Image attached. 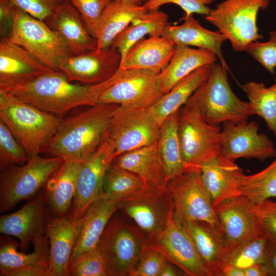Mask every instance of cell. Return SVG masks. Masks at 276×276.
I'll use <instances>...</instances> for the list:
<instances>
[{
	"label": "cell",
	"mask_w": 276,
	"mask_h": 276,
	"mask_svg": "<svg viewBox=\"0 0 276 276\" xmlns=\"http://www.w3.org/2000/svg\"><path fill=\"white\" fill-rule=\"evenodd\" d=\"M172 263L168 261L164 265L160 276H179L185 275L183 272L177 268Z\"/></svg>",
	"instance_id": "cell-50"
},
{
	"label": "cell",
	"mask_w": 276,
	"mask_h": 276,
	"mask_svg": "<svg viewBox=\"0 0 276 276\" xmlns=\"http://www.w3.org/2000/svg\"><path fill=\"white\" fill-rule=\"evenodd\" d=\"M49 211L43 189L34 198L17 211L0 217V233L17 238L22 251L46 235Z\"/></svg>",
	"instance_id": "cell-19"
},
{
	"label": "cell",
	"mask_w": 276,
	"mask_h": 276,
	"mask_svg": "<svg viewBox=\"0 0 276 276\" xmlns=\"http://www.w3.org/2000/svg\"><path fill=\"white\" fill-rule=\"evenodd\" d=\"M268 237L266 233L228 248L222 268L225 266H233L244 269L254 265L262 264Z\"/></svg>",
	"instance_id": "cell-39"
},
{
	"label": "cell",
	"mask_w": 276,
	"mask_h": 276,
	"mask_svg": "<svg viewBox=\"0 0 276 276\" xmlns=\"http://www.w3.org/2000/svg\"><path fill=\"white\" fill-rule=\"evenodd\" d=\"M63 162L59 157L43 158L37 155L23 165H13L1 171V213L9 211L19 202L36 196Z\"/></svg>",
	"instance_id": "cell-8"
},
{
	"label": "cell",
	"mask_w": 276,
	"mask_h": 276,
	"mask_svg": "<svg viewBox=\"0 0 276 276\" xmlns=\"http://www.w3.org/2000/svg\"><path fill=\"white\" fill-rule=\"evenodd\" d=\"M169 261L160 251L151 246L143 255L137 266L130 276H160V272Z\"/></svg>",
	"instance_id": "cell-45"
},
{
	"label": "cell",
	"mask_w": 276,
	"mask_h": 276,
	"mask_svg": "<svg viewBox=\"0 0 276 276\" xmlns=\"http://www.w3.org/2000/svg\"><path fill=\"white\" fill-rule=\"evenodd\" d=\"M245 276H267L261 264H256L244 269Z\"/></svg>",
	"instance_id": "cell-51"
},
{
	"label": "cell",
	"mask_w": 276,
	"mask_h": 276,
	"mask_svg": "<svg viewBox=\"0 0 276 276\" xmlns=\"http://www.w3.org/2000/svg\"><path fill=\"white\" fill-rule=\"evenodd\" d=\"M121 59L118 50L111 46L99 51L66 56L59 61L58 68L70 81L94 84L112 77L119 70Z\"/></svg>",
	"instance_id": "cell-18"
},
{
	"label": "cell",
	"mask_w": 276,
	"mask_h": 276,
	"mask_svg": "<svg viewBox=\"0 0 276 276\" xmlns=\"http://www.w3.org/2000/svg\"><path fill=\"white\" fill-rule=\"evenodd\" d=\"M200 173L214 208L228 198L241 195L240 187L245 174L235 161L220 154L206 164Z\"/></svg>",
	"instance_id": "cell-25"
},
{
	"label": "cell",
	"mask_w": 276,
	"mask_h": 276,
	"mask_svg": "<svg viewBox=\"0 0 276 276\" xmlns=\"http://www.w3.org/2000/svg\"><path fill=\"white\" fill-rule=\"evenodd\" d=\"M83 163L64 160L46 183L43 189L50 214L62 215L70 211Z\"/></svg>",
	"instance_id": "cell-28"
},
{
	"label": "cell",
	"mask_w": 276,
	"mask_h": 276,
	"mask_svg": "<svg viewBox=\"0 0 276 276\" xmlns=\"http://www.w3.org/2000/svg\"><path fill=\"white\" fill-rule=\"evenodd\" d=\"M119 106L99 103L62 119L40 153L63 160L84 163L107 136L112 117Z\"/></svg>",
	"instance_id": "cell-2"
},
{
	"label": "cell",
	"mask_w": 276,
	"mask_h": 276,
	"mask_svg": "<svg viewBox=\"0 0 276 276\" xmlns=\"http://www.w3.org/2000/svg\"><path fill=\"white\" fill-rule=\"evenodd\" d=\"M261 264L267 276H276V236L269 235L264 257Z\"/></svg>",
	"instance_id": "cell-49"
},
{
	"label": "cell",
	"mask_w": 276,
	"mask_h": 276,
	"mask_svg": "<svg viewBox=\"0 0 276 276\" xmlns=\"http://www.w3.org/2000/svg\"><path fill=\"white\" fill-rule=\"evenodd\" d=\"M68 276H107L104 260L98 249L83 252L70 260Z\"/></svg>",
	"instance_id": "cell-41"
},
{
	"label": "cell",
	"mask_w": 276,
	"mask_h": 276,
	"mask_svg": "<svg viewBox=\"0 0 276 276\" xmlns=\"http://www.w3.org/2000/svg\"><path fill=\"white\" fill-rule=\"evenodd\" d=\"M16 6L12 0H0V34L1 38L7 37L12 26Z\"/></svg>",
	"instance_id": "cell-48"
},
{
	"label": "cell",
	"mask_w": 276,
	"mask_h": 276,
	"mask_svg": "<svg viewBox=\"0 0 276 276\" xmlns=\"http://www.w3.org/2000/svg\"><path fill=\"white\" fill-rule=\"evenodd\" d=\"M0 120L24 148L29 159L39 155L62 121L1 89Z\"/></svg>",
	"instance_id": "cell-3"
},
{
	"label": "cell",
	"mask_w": 276,
	"mask_h": 276,
	"mask_svg": "<svg viewBox=\"0 0 276 276\" xmlns=\"http://www.w3.org/2000/svg\"><path fill=\"white\" fill-rule=\"evenodd\" d=\"M72 55L97 50V41L89 33L80 14L70 2L60 3L48 19Z\"/></svg>",
	"instance_id": "cell-23"
},
{
	"label": "cell",
	"mask_w": 276,
	"mask_h": 276,
	"mask_svg": "<svg viewBox=\"0 0 276 276\" xmlns=\"http://www.w3.org/2000/svg\"><path fill=\"white\" fill-rule=\"evenodd\" d=\"M168 19V15L159 9L148 11L122 31L115 38L111 47L118 50L122 59L129 49L146 35L163 36L169 24Z\"/></svg>",
	"instance_id": "cell-34"
},
{
	"label": "cell",
	"mask_w": 276,
	"mask_h": 276,
	"mask_svg": "<svg viewBox=\"0 0 276 276\" xmlns=\"http://www.w3.org/2000/svg\"><path fill=\"white\" fill-rule=\"evenodd\" d=\"M167 186L173 198L177 221L182 225L189 221L204 222L221 231L200 172H183L171 179Z\"/></svg>",
	"instance_id": "cell-10"
},
{
	"label": "cell",
	"mask_w": 276,
	"mask_h": 276,
	"mask_svg": "<svg viewBox=\"0 0 276 276\" xmlns=\"http://www.w3.org/2000/svg\"><path fill=\"white\" fill-rule=\"evenodd\" d=\"M118 210V203L109 201L102 196L89 207L81 218L71 260L83 252L98 247L107 223Z\"/></svg>",
	"instance_id": "cell-31"
},
{
	"label": "cell",
	"mask_w": 276,
	"mask_h": 276,
	"mask_svg": "<svg viewBox=\"0 0 276 276\" xmlns=\"http://www.w3.org/2000/svg\"><path fill=\"white\" fill-rule=\"evenodd\" d=\"M121 73L119 70L99 83L81 85L71 83L62 72L53 71L24 83L1 89L43 111L60 116L79 106L99 104L103 93L118 80Z\"/></svg>",
	"instance_id": "cell-1"
},
{
	"label": "cell",
	"mask_w": 276,
	"mask_h": 276,
	"mask_svg": "<svg viewBox=\"0 0 276 276\" xmlns=\"http://www.w3.org/2000/svg\"><path fill=\"white\" fill-rule=\"evenodd\" d=\"M220 276H245L244 269L233 266H225L221 272Z\"/></svg>",
	"instance_id": "cell-52"
},
{
	"label": "cell",
	"mask_w": 276,
	"mask_h": 276,
	"mask_svg": "<svg viewBox=\"0 0 276 276\" xmlns=\"http://www.w3.org/2000/svg\"><path fill=\"white\" fill-rule=\"evenodd\" d=\"M150 247L148 237L118 210L109 219L98 245L109 276H130Z\"/></svg>",
	"instance_id": "cell-4"
},
{
	"label": "cell",
	"mask_w": 276,
	"mask_h": 276,
	"mask_svg": "<svg viewBox=\"0 0 276 276\" xmlns=\"http://www.w3.org/2000/svg\"><path fill=\"white\" fill-rule=\"evenodd\" d=\"M160 125L147 109L119 106L108 132L115 157L124 153L158 142Z\"/></svg>",
	"instance_id": "cell-12"
},
{
	"label": "cell",
	"mask_w": 276,
	"mask_h": 276,
	"mask_svg": "<svg viewBox=\"0 0 276 276\" xmlns=\"http://www.w3.org/2000/svg\"><path fill=\"white\" fill-rule=\"evenodd\" d=\"M269 37L264 42L250 43L245 52L249 54L265 69L274 75L276 68V30L269 32Z\"/></svg>",
	"instance_id": "cell-42"
},
{
	"label": "cell",
	"mask_w": 276,
	"mask_h": 276,
	"mask_svg": "<svg viewBox=\"0 0 276 276\" xmlns=\"http://www.w3.org/2000/svg\"><path fill=\"white\" fill-rule=\"evenodd\" d=\"M112 165L134 173L148 186L162 188L167 186L158 142L121 154L114 158Z\"/></svg>",
	"instance_id": "cell-27"
},
{
	"label": "cell",
	"mask_w": 276,
	"mask_h": 276,
	"mask_svg": "<svg viewBox=\"0 0 276 276\" xmlns=\"http://www.w3.org/2000/svg\"><path fill=\"white\" fill-rule=\"evenodd\" d=\"M81 218L71 210L62 215L49 213L46 235L49 242L52 276H68V265Z\"/></svg>",
	"instance_id": "cell-21"
},
{
	"label": "cell",
	"mask_w": 276,
	"mask_h": 276,
	"mask_svg": "<svg viewBox=\"0 0 276 276\" xmlns=\"http://www.w3.org/2000/svg\"><path fill=\"white\" fill-rule=\"evenodd\" d=\"M59 3H62L64 2H70V0H56Z\"/></svg>",
	"instance_id": "cell-54"
},
{
	"label": "cell",
	"mask_w": 276,
	"mask_h": 276,
	"mask_svg": "<svg viewBox=\"0 0 276 276\" xmlns=\"http://www.w3.org/2000/svg\"><path fill=\"white\" fill-rule=\"evenodd\" d=\"M121 71L120 78L103 93L99 103L147 109L165 94L158 74L146 70Z\"/></svg>",
	"instance_id": "cell-13"
},
{
	"label": "cell",
	"mask_w": 276,
	"mask_h": 276,
	"mask_svg": "<svg viewBox=\"0 0 276 276\" xmlns=\"http://www.w3.org/2000/svg\"><path fill=\"white\" fill-rule=\"evenodd\" d=\"M7 37L0 41V89H7L53 71Z\"/></svg>",
	"instance_id": "cell-22"
},
{
	"label": "cell",
	"mask_w": 276,
	"mask_h": 276,
	"mask_svg": "<svg viewBox=\"0 0 276 276\" xmlns=\"http://www.w3.org/2000/svg\"><path fill=\"white\" fill-rule=\"evenodd\" d=\"M180 109L167 117L160 126L158 144L167 183L172 178L185 172L178 134Z\"/></svg>",
	"instance_id": "cell-35"
},
{
	"label": "cell",
	"mask_w": 276,
	"mask_h": 276,
	"mask_svg": "<svg viewBox=\"0 0 276 276\" xmlns=\"http://www.w3.org/2000/svg\"><path fill=\"white\" fill-rule=\"evenodd\" d=\"M29 157L8 127L0 120V169L13 165H23Z\"/></svg>",
	"instance_id": "cell-40"
},
{
	"label": "cell",
	"mask_w": 276,
	"mask_h": 276,
	"mask_svg": "<svg viewBox=\"0 0 276 276\" xmlns=\"http://www.w3.org/2000/svg\"><path fill=\"white\" fill-rule=\"evenodd\" d=\"M148 11L143 5L124 0H112L104 10L94 32L96 50L110 47L115 38L122 31Z\"/></svg>",
	"instance_id": "cell-29"
},
{
	"label": "cell",
	"mask_w": 276,
	"mask_h": 276,
	"mask_svg": "<svg viewBox=\"0 0 276 276\" xmlns=\"http://www.w3.org/2000/svg\"><path fill=\"white\" fill-rule=\"evenodd\" d=\"M180 25L169 24L163 36L176 44L197 47L213 53L220 60L222 67L228 72L230 68L223 56L222 45L226 38L218 31H212L202 27L193 15L183 16Z\"/></svg>",
	"instance_id": "cell-26"
},
{
	"label": "cell",
	"mask_w": 276,
	"mask_h": 276,
	"mask_svg": "<svg viewBox=\"0 0 276 276\" xmlns=\"http://www.w3.org/2000/svg\"><path fill=\"white\" fill-rule=\"evenodd\" d=\"M173 213L170 215L165 228L150 240L151 247L162 253L185 275L210 276L193 240Z\"/></svg>",
	"instance_id": "cell-14"
},
{
	"label": "cell",
	"mask_w": 276,
	"mask_h": 276,
	"mask_svg": "<svg viewBox=\"0 0 276 276\" xmlns=\"http://www.w3.org/2000/svg\"><path fill=\"white\" fill-rule=\"evenodd\" d=\"M252 205L248 198L241 195L214 208L227 249L266 233L254 212Z\"/></svg>",
	"instance_id": "cell-17"
},
{
	"label": "cell",
	"mask_w": 276,
	"mask_h": 276,
	"mask_svg": "<svg viewBox=\"0 0 276 276\" xmlns=\"http://www.w3.org/2000/svg\"><path fill=\"white\" fill-rule=\"evenodd\" d=\"M112 0H70L82 16L94 36L96 26L106 8Z\"/></svg>",
	"instance_id": "cell-43"
},
{
	"label": "cell",
	"mask_w": 276,
	"mask_h": 276,
	"mask_svg": "<svg viewBox=\"0 0 276 276\" xmlns=\"http://www.w3.org/2000/svg\"><path fill=\"white\" fill-rule=\"evenodd\" d=\"M1 276H49V242L47 235L34 241L30 254L18 251L19 243L8 236L0 241Z\"/></svg>",
	"instance_id": "cell-20"
},
{
	"label": "cell",
	"mask_w": 276,
	"mask_h": 276,
	"mask_svg": "<svg viewBox=\"0 0 276 276\" xmlns=\"http://www.w3.org/2000/svg\"><path fill=\"white\" fill-rule=\"evenodd\" d=\"M128 1L137 5H143L145 3H146L148 0H124Z\"/></svg>",
	"instance_id": "cell-53"
},
{
	"label": "cell",
	"mask_w": 276,
	"mask_h": 276,
	"mask_svg": "<svg viewBox=\"0 0 276 276\" xmlns=\"http://www.w3.org/2000/svg\"><path fill=\"white\" fill-rule=\"evenodd\" d=\"M241 88L249 100L250 116L261 117L276 137V83L267 87L263 83L249 81Z\"/></svg>",
	"instance_id": "cell-36"
},
{
	"label": "cell",
	"mask_w": 276,
	"mask_h": 276,
	"mask_svg": "<svg viewBox=\"0 0 276 276\" xmlns=\"http://www.w3.org/2000/svg\"><path fill=\"white\" fill-rule=\"evenodd\" d=\"M216 0H148L143 5L148 11L159 9L167 4H174L179 6L188 16L196 13L204 16L208 15L211 9L208 5Z\"/></svg>",
	"instance_id": "cell-44"
},
{
	"label": "cell",
	"mask_w": 276,
	"mask_h": 276,
	"mask_svg": "<svg viewBox=\"0 0 276 276\" xmlns=\"http://www.w3.org/2000/svg\"><path fill=\"white\" fill-rule=\"evenodd\" d=\"M217 59V57L210 51L176 44L175 51L170 61L158 74L164 94L197 68L213 64Z\"/></svg>",
	"instance_id": "cell-32"
},
{
	"label": "cell",
	"mask_w": 276,
	"mask_h": 276,
	"mask_svg": "<svg viewBox=\"0 0 276 276\" xmlns=\"http://www.w3.org/2000/svg\"><path fill=\"white\" fill-rule=\"evenodd\" d=\"M221 130L220 126L208 123L196 107L186 103L180 108L178 134L184 172H201L220 154Z\"/></svg>",
	"instance_id": "cell-6"
},
{
	"label": "cell",
	"mask_w": 276,
	"mask_h": 276,
	"mask_svg": "<svg viewBox=\"0 0 276 276\" xmlns=\"http://www.w3.org/2000/svg\"><path fill=\"white\" fill-rule=\"evenodd\" d=\"M114 158V149L108 134L81 168L71 209L77 216L82 217L102 195L105 176Z\"/></svg>",
	"instance_id": "cell-16"
},
{
	"label": "cell",
	"mask_w": 276,
	"mask_h": 276,
	"mask_svg": "<svg viewBox=\"0 0 276 276\" xmlns=\"http://www.w3.org/2000/svg\"><path fill=\"white\" fill-rule=\"evenodd\" d=\"M175 48L174 42L163 36L144 38L127 51L119 70H146L159 74L170 61Z\"/></svg>",
	"instance_id": "cell-24"
},
{
	"label": "cell",
	"mask_w": 276,
	"mask_h": 276,
	"mask_svg": "<svg viewBox=\"0 0 276 276\" xmlns=\"http://www.w3.org/2000/svg\"><path fill=\"white\" fill-rule=\"evenodd\" d=\"M220 154L234 161L240 158L263 160L276 156V148L266 135L259 132L256 122L228 121L221 128Z\"/></svg>",
	"instance_id": "cell-15"
},
{
	"label": "cell",
	"mask_w": 276,
	"mask_h": 276,
	"mask_svg": "<svg viewBox=\"0 0 276 276\" xmlns=\"http://www.w3.org/2000/svg\"><path fill=\"white\" fill-rule=\"evenodd\" d=\"M270 0H224L205 16L216 27L236 52L245 51L251 42L263 38L259 33L257 17L266 9Z\"/></svg>",
	"instance_id": "cell-7"
},
{
	"label": "cell",
	"mask_w": 276,
	"mask_h": 276,
	"mask_svg": "<svg viewBox=\"0 0 276 276\" xmlns=\"http://www.w3.org/2000/svg\"><path fill=\"white\" fill-rule=\"evenodd\" d=\"M252 209L265 232L276 236V201L270 199L254 203Z\"/></svg>",
	"instance_id": "cell-47"
},
{
	"label": "cell",
	"mask_w": 276,
	"mask_h": 276,
	"mask_svg": "<svg viewBox=\"0 0 276 276\" xmlns=\"http://www.w3.org/2000/svg\"><path fill=\"white\" fill-rule=\"evenodd\" d=\"M118 206L150 240L165 228L174 212L173 198L167 186L144 188L120 202Z\"/></svg>",
	"instance_id": "cell-11"
},
{
	"label": "cell",
	"mask_w": 276,
	"mask_h": 276,
	"mask_svg": "<svg viewBox=\"0 0 276 276\" xmlns=\"http://www.w3.org/2000/svg\"><path fill=\"white\" fill-rule=\"evenodd\" d=\"M16 7L41 20L50 18L60 3L56 0H12Z\"/></svg>",
	"instance_id": "cell-46"
},
{
	"label": "cell",
	"mask_w": 276,
	"mask_h": 276,
	"mask_svg": "<svg viewBox=\"0 0 276 276\" xmlns=\"http://www.w3.org/2000/svg\"><path fill=\"white\" fill-rule=\"evenodd\" d=\"M183 225L193 240L210 276H220L228 248L221 231L201 221H189Z\"/></svg>",
	"instance_id": "cell-30"
},
{
	"label": "cell",
	"mask_w": 276,
	"mask_h": 276,
	"mask_svg": "<svg viewBox=\"0 0 276 276\" xmlns=\"http://www.w3.org/2000/svg\"><path fill=\"white\" fill-rule=\"evenodd\" d=\"M7 38L55 71L61 59L72 55L56 31L17 7Z\"/></svg>",
	"instance_id": "cell-9"
},
{
	"label": "cell",
	"mask_w": 276,
	"mask_h": 276,
	"mask_svg": "<svg viewBox=\"0 0 276 276\" xmlns=\"http://www.w3.org/2000/svg\"><path fill=\"white\" fill-rule=\"evenodd\" d=\"M227 72L220 63H213L207 79L186 103L197 108L211 125L246 120L250 116L248 103L241 100L232 90Z\"/></svg>",
	"instance_id": "cell-5"
},
{
	"label": "cell",
	"mask_w": 276,
	"mask_h": 276,
	"mask_svg": "<svg viewBox=\"0 0 276 276\" xmlns=\"http://www.w3.org/2000/svg\"><path fill=\"white\" fill-rule=\"evenodd\" d=\"M240 190L253 203L276 197V158L263 170L244 175Z\"/></svg>",
	"instance_id": "cell-38"
},
{
	"label": "cell",
	"mask_w": 276,
	"mask_h": 276,
	"mask_svg": "<svg viewBox=\"0 0 276 276\" xmlns=\"http://www.w3.org/2000/svg\"><path fill=\"white\" fill-rule=\"evenodd\" d=\"M212 65L208 64L197 68L179 81L168 93L147 108L160 126L167 117L180 109L207 79Z\"/></svg>",
	"instance_id": "cell-33"
},
{
	"label": "cell",
	"mask_w": 276,
	"mask_h": 276,
	"mask_svg": "<svg viewBox=\"0 0 276 276\" xmlns=\"http://www.w3.org/2000/svg\"><path fill=\"white\" fill-rule=\"evenodd\" d=\"M148 187L136 174L111 164L105 176L102 197L119 204L139 190Z\"/></svg>",
	"instance_id": "cell-37"
}]
</instances>
